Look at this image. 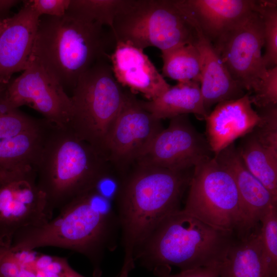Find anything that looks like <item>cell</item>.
Instances as JSON below:
<instances>
[{
  "label": "cell",
  "instance_id": "6da1fadb",
  "mask_svg": "<svg viewBox=\"0 0 277 277\" xmlns=\"http://www.w3.org/2000/svg\"><path fill=\"white\" fill-rule=\"evenodd\" d=\"M134 164L123 174L115 193L124 255L118 277H128L141 246L166 216L181 209L192 177L188 170Z\"/></svg>",
  "mask_w": 277,
  "mask_h": 277
},
{
  "label": "cell",
  "instance_id": "7a4b0ae2",
  "mask_svg": "<svg viewBox=\"0 0 277 277\" xmlns=\"http://www.w3.org/2000/svg\"><path fill=\"white\" fill-rule=\"evenodd\" d=\"M44 225L21 229L10 247L13 250H33L56 247L85 256L93 267V275H101V263L106 249H113L120 229L116 213L108 197L95 187L78 195Z\"/></svg>",
  "mask_w": 277,
  "mask_h": 277
},
{
  "label": "cell",
  "instance_id": "3957f363",
  "mask_svg": "<svg viewBox=\"0 0 277 277\" xmlns=\"http://www.w3.org/2000/svg\"><path fill=\"white\" fill-rule=\"evenodd\" d=\"M115 39L110 29L66 12L39 17L31 56L66 91L99 59L108 56Z\"/></svg>",
  "mask_w": 277,
  "mask_h": 277
},
{
  "label": "cell",
  "instance_id": "277c9868",
  "mask_svg": "<svg viewBox=\"0 0 277 277\" xmlns=\"http://www.w3.org/2000/svg\"><path fill=\"white\" fill-rule=\"evenodd\" d=\"M105 157L69 128L52 124L35 164L37 184L53 214L110 175Z\"/></svg>",
  "mask_w": 277,
  "mask_h": 277
},
{
  "label": "cell",
  "instance_id": "5b68a950",
  "mask_svg": "<svg viewBox=\"0 0 277 277\" xmlns=\"http://www.w3.org/2000/svg\"><path fill=\"white\" fill-rule=\"evenodd\" d=\"M181 209L166 216L136 253L134 261L153 271L173 266L181 271L222 262L233 240Z\"/></svg>",
  "mask_w": 277,
  "mask_h": 277
},
{
  "label": "cell",
  "instance_id": "8992f818",
  "mask_svg": "<svg viewBox=\"0 0 277 277\" xmlns=\"http://www.w3.org/2000/svg\"><path fill=\"white\" fill-rule=\"evenodd\" d=\"M124 95L125 90L113 75L108 56L99 59L81 76L72 90L68 128L104 156Z\"/></svg>",
  "mask_w": 277,
  "mask_h": 277
},
{
  "label": "cell",
  "instance_id": "52a82bcc",
  "mask_svg": "<svg viewBox=\"0 0 277 277\" xmlns=\"http://www.w3.org/2000/svg\"><path fill=\"white\" fill-rule=\"evenodd\" d=\"M110 30L115 42L143 50L156 47L161 52L193 43L196 37L172 0H125Z\"/></svg>",
  "mask_w": 277,
  "mask_h": 277
},
{
  "label": "cell",
  "instance_id": "ba28073f",
  "mask_svg": "<svg viewBox=\"0 0 277 277\" xmlns=\"http://www.w3.org/2000/svg\"><path fill=\"white\" fill-rule=\"evenodd\" d=\"M182 211L211 227L238 237L248 233L235 181L214 156L194 167Z\"/></svg>",
  "mask_w": 277,
  "mask_h": 277
},
{
  "label": "cell",
  "instance_id": "9c48e42d",
  "mask_svg": "<svg viewBox=\"0 0 277 277\" xmlns=\"http://www.w3.org/2000/svg\"><path fill=\"white\" fill-rule=\"evenodd\" d=\"M32 166L0 168V245L10 246L22 229L53 218Z\"/></svg>",
  "mask_w": 277,
  "mask_h": 277
},
{
  "label": "cell",
  "instance_id": "30bf717a",
  "mask_svg": "<svg viewBox=\"0 0 277 277\" xmlns=\"http://www.w3.org/2000/svg\"><path fill=\"white\" fill-rule=\"evenodd\" d=\"M4 100L11 109L28 106L53 125L68 128L72 112L71 97L31 56L22 74L7 84Z\"/></svg>",
  "mask_w": 277,
  "mask_h": 277
},
{
  "label": "cell",
  "instance_id": "8fae6325",
  "mask_svg": "<svg viewBox=\"0 0 277 277\" xmlns=\"http://www.w3.org/2000/svg\"><path fill=\"white\" fill-rule=\"evenodd\" d=\"M258 5L213 45L232 78L250 94L256 89L267 70L263 60V24Z\"/></svg>",
  "mask_w": 277,
  "mask_h": 277
},
{
  "label": "cell",
  "instance_id": "7c38bea8",
  "mask_svg": "<svg viewBox=\"0 0 277 277\" xmlns=\"http://www.w3.org/2000/svg\"><path fill=\"white\" fill-rule=\"evenodd\" d=\"M164 128L161 120L145 109L135 94L125 90L124 101L107 142L104 156L123 174Z\"/></svg>",
  "mask_w": 277,
  "mask_h": 277
},
{
  "label": "cell",
  "instance_id": "4fadbf2b",
  "mask_svg": "<svg viewBox=\"0 0 277 277\" xmlns=\"http://www.w3.org/2000/svg\"><path fill=\"white\" fill-rule=\"evenodd\" d=\"M213 154L206 138L192 124L189 114H184L170 119L135 164L187 171Z\"/></svg>",
  "mask_w": 277,
  "mask_h": 277
},
{
  "label": "cell",
  "instance_id": "5bb4252c",
  "mask_svg": "<svg viewBox=\"0 0 277 277\" xmlns=\"http://www.w3.org/2000/svg\"><path fill=\"white\" fill-rule=\"evenodd\" d=\"M259 1L172 0L187 22L214 45L254 10Z\"/></svg>",
  "mask_w": 277,
  "mask_h": 277
},
{
  "label": "cell",
  "instance_id": "9a60e30c",
  "mask_svg": "<svg viewBox=\"0 0 277 277\" xmlns=\"http://www.w3.org/2000/svg\"><path fill=\"white\" fill-rule=\"evenodd\" d=\"M108 58L117 82L147 101L157 98L171 87L142 49L116 42Z\"/></svg>",
  "mask_w": 277,
  "mask_h": 277
},
{
  "label": "cell",
  "instance_id": "2e32d148",
  "mask_svg": "<svg viewBox=\"0 0 277 277\" xmlns=\"http://www.w3.org/2000/svg\"><path fill=\"white\" fill-rule=\"evenodd\" d=\"M23 7L4 20L0 31V85L26 68L31 54L39 16L26 1Z\"/></svg>",
  "mask_w": 277,
  "mask_h": 277
},
{
  "label": "cell",
  "instance_id": "e0dca14e",
  "mask_svg": "<svg viewBox=\"0 0 277 277\" xmlns=\"http://www.w3.org/2000/svg\"><path fill=\"white\" fill-rule=\"evenodd\" d=\"M260 120L248 92L239 98L217 104L205 120L206 138L214 155L251 132Z\"/></svg>",
  "mask_w": 277,
  "mask_h": 277
},
{
  "label": "cell",
  "instance_id": "ac0fdd59",
  "mask_svg": "<svg viewBox=\"0 0 277 277\" xmlns=\"http://www.w3.org/2000/svg\"><path fill=\"white\" fill-rule=\"evenodd\" d=\"M217 162L232 175L238 189L247 227L252 230L272 206L277 205L274 196L246 168L234 143L214 155Z\"/></svg>",
  "mask_w": 277,
  "mask_h": 277
},
{
  "label": "cell",
  "instance_id": "d6986e66",
  "mask_svg": "<svg viewBox=\"0 0 277 277\" xmlns=\"http://www.w3.org/2000/svg\"><path fill=\"white\" fill-rule=\"evenodd\" d=\"M194 42L201 60V91L207 111L213 105L239 98L247 92L231 76L212 44L196 28Z\"/></svg>",
  "mask_w": 277,
  "mask_h": 277
},
{
  "label": "cell",
  "instance_id": "ffe728a7",
  "mask_svg": "<svg viewBox=\"0 0 277 277\" xmlns=\"http://www.w3.org/2000/svg\"><path fill=\"white\" fill-rule=\"evenodd\" d=\"M0 277L86 276L75 270L66 258L0 245Z\"/></svg>",
  "mask_w": 277,
  "mask_h": 277
},
{
  "label": "cell",
  "instance_id": "44dd1931",
  "mask_svg": "<svg viewBox=\"0 0 277 277\" xmlns=\"http://www.w3.org/2000/svg\"><path fill=\"white\" fill-rule=\"evenodd\" d=\"M139 102L145 109L161 120L190 113L205 120L209 114L204 106L200 84L193 81L178 82L157 98L151 101L139 100Z\"/></svg>",
  "mask_w": 277,
  "mask_h": 277
},
{
  "label": "cell",
  "instance_id": "7402d4cb",
  "mask_svg": "<svg viewBox=\"0 0 277 277\" xmlns=\"http://www.w3.org/2000/svg\"><path fill=\"white\" fill-rule=\"evenodd\" d=\"M232 240L221 263L219 277H270L265 268L260 238V224Z\"/></svg>",
  "mask_w": 277,
  "mask_h": 277
},
{
  "label": "cell",
  "instance_id": "603a6c76",
  "mask_svg": "<svg viewBox=\"0 0 277 277\" xmlns=\"http://www.w3.org/2000/svg\"><path fill=\"white\" fill-rule=\"evenodd\" d=\"M46 119L38 127L0 139V168L34 167L51 125Z\"/></svg>",
  "mask_w": 277,
  "mask_h": 277
},
{
  "label": "cell",
  "instance_id": "cb8c5ba5",
  "mask_svg": "<svg viewBox=\"0 0 277 277\" xmlns=\"http://www.w3.org/2000/svg\"><path fill=\"white\" fill-rule=\"evenodd\" d=\"M242 138L236 149L244 165L277 196V153L263 145L252 131Z\"/></svg>",
  "mask_w": 277,
  "mask_h": 277
},
{
  "label": "cell",
  "instance_id": "d4e9b609",
  "mask_svg": "<svg viewBox=\"0 0 277 277\" xmlns=\"http://www.w3.org/2000/svg\"><path fill=\"white\" fill-rule=\"evenodd\" d=\"M162 75L177 82L193 81L200 84L201 60L193 43L179 46L162 52Z\"/></svg>",
  "mask_w": 277,
  "mask_h": 277
},
{
  "label": "cell",
  "instance_id": "484cf974",
  "mask_svg": "<svg viewBox=\"0 0 277 277\" xmlns=\"http://www.w3.org/2000/svg\"><path fill=\"white\" fill-rule=\"evenodd\" d=\"M125 0H70L67 12L110 29Z\"/></svg>",
  "mask_w": 277,
  "mask_h": 277
},
{
  "label": "cell",
  "instance_id": "4316f807",
  "mask_svg": "<svg viewBox=\"0 0 277 277\" xmlns=\"http://www.w3.org/2000/svg\"><path fill=\"white\" fill-rule=\"evenodd\" d=\"M260 238L265 268L270 277H277V205L261 218Z\"/></svg>",
  "mask_w": 277,
  "mask_h": 277
},
{
  "label": "cell",
  "instance_id": "83f0119b",
  "mask_svg": "<svg viewBox=\"0 0 277 277\" xmlns=\"http://www.w3.org/2000/svg\"><path fill=\"white\" fill-rule=\"evenodd\" d=\"M257 9L263 21L265 47L263 60L268 69L277 66V2L259 1Z\"/></svg>",
  "mask_w": 277,
  "mask_h": 277
},
{
  "label": "cell",
  "instance_id": "f1b7e54d",
  "mask_svg": "<svg viewBox=\"0 0 277 277\" xmlns=\"http://www.w3.org/2000/svg\"><path fill=\"white\" fill-rule=\"evenodd\" d=\"M5 89L0 91V139L36 128L44 122V118H35L9 108L4 101Z\"/></svg>",
  "mask_w": 277,
  "mask_h": 277
},
{
  "label": "cell",
  "instance_id": "f546056e",
  "mask_svg": "<svg viewBox=\"0 0 277 277\" xmlns=\"http://www.w3.org/2000/svg\"><path fill=\"white\" fill-rule=\"evenodd\" d=\"M260 120L252 132L264 146L277 153V104L258 108Z\"/></svg>",
  "mask_w": 277,
  "mask_h": 277
},
{
  "label": "cell",
  "instance_id": "4dcf8cb0",
  "mask_svg": "<svg viewBox=\"0 0 277 277\" xmlns=\"http://www.w3.org/2000/svg\"><path fill=\"white\" fill-rule=\"evenodd\" d=\"M250 98L257 108L277 104V66L267 69Z\"/></svg>",
  "mask_w": 277,
  "mask_h": 277
},
{
  "label": "cell",
  "instance_id": "1f68e13d",
  "mask_svg": "<svg viewBox=\"0 0 277 277\" xmlns=\"http://www.w3.org/2000/svg\"><path fill=\"white\" fill-rule=\"evenodd\" d=\"M34 11L39 16L60 17L66 13L70 0H29L26 1Z\"/></svg>",
  "mask_w": 277,
  "mask_h": 277
},
{
  "label": "cell",
  "instance_id": "d6a6232c",
  "mask_svg": "<svg viewBox=\"0 0 277 277\" xmlns=\"http://www.w3.org/2000/svg\"><path fill=\"white\" fill-rule=\"evenodd\" d=\"M221 263L170 274V268H161L153 272L158 277H219Z\"/></svg>",
  "mask_w": 277,
  "mask_h": 277
},
{
  "label": "cell",
  "instance_id": "836d02e7",
  "mask_svg": "<svg viewBox=\"0 0 277 277\" xmlns=\"http://www.w3.org/2000/svg\"><path fill=\"white\" fill-rule=\"evenodd\" d=\"M19 2L17 0H0V15L7 13Z\"/></svg>",
  "mask_w": 277,
  "mask_h": 277
},
{
  "label": "cell",
  "instance_id": "e575fe53",
  "mask_svg": "<svg viewBox=\"0 0 277 277\" xmlns=\"http://www.w3.org/2000/svg\"><path fill=\"white\" fill-rule=\"evenodd\" d=\"M4 19H0V31L3 26L4 25Z\"/></svg>",
  "mask_w": 277,
  "mask_h": 277
},
{
  "label": "cell",
  "instance_id": "d590c367",
  "mask_svg": "<svg viewBox=\"0 0 277 277\" xmlns=\"http://www.w3.org/2000/svg\"><path fill=\"white\" fill-rule=\"evenodd\" d=\"M7 85H0V90L4 89Z\"/></svg>",
  "mask_w": 277,
  "mask_h": 277
}]
</instances>
